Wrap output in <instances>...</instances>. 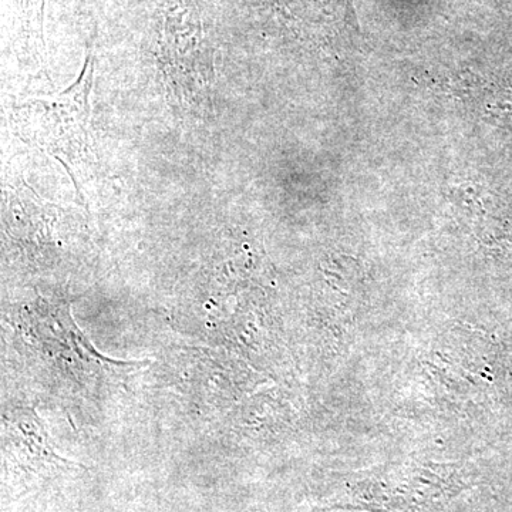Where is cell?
Masks as SVG:
<instances>
[{
  "label": "cell",
  "instance_id": "cell-3",
  "mask_svg": "<svg viewBox=\"0 0 512 512\" xmlns=\"http://www.w3.org/2000/svg\"><path fill=\"white\" fill-rule=\"evenodd\" d=\"M16 40L33 62L46 67V45L43 15L46 0H6Z\"/></svg>",
  "mask_w": 512,
  "mask_h": 512
},
{
  "label": "cell",
  "instance_id": "cell-2",
  "mask_svg": "<svg viewBox=\"0 0 512 512\" xmlns=\"http://www.w3.org/2000/svg\"><path fill=\"white\" fill-rule=\"evenodd\" d=\"M466 488L454 464L406 463L349 476L335 507L370 512H439Z\"/></svg>",
  "mask_w": 512,
  "mask_h": 512
},
{
  "label": "cell",
  "instance_id": "cell-1",
  "mask_svg": "<svg viewBox=\"0 0 512 512\" xmlns=\"http://www.w3.org/2000/svg\"><path fill=\"white\" fill-rule=\"evenodd\" d=\"M94 84V57L87 52L82 73L63 93L30 97L13 107V127L20 140L63 165L84 194L86 168L93 160L90 116Z\"/></svg>",
  "mask_w": 512,
  "mask_h": 512
}]
</instances>
